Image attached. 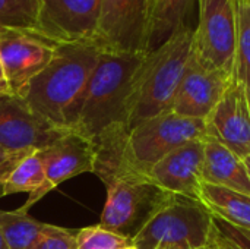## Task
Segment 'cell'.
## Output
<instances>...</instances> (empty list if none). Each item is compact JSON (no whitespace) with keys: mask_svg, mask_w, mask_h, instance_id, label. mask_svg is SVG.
<instances>
[{"mask_svg":"<svg viewBox=\"0 0 250 249\" xmlns=\"http://www.w3.org/2000/svg\"><path fill=\"white\" fill-rule=\"evenodd\" d=\"M214 227V216L201 201L164 192L132 245L136 249H202L209 244Z\"/></svg>","mask_w":250,"mask_h":249,"instance_id":"4","label":"cell"},{"mask_svg":"<svg viewBox=\"0 0 250 249\" xmlns=\"http://www.w3.org/2000/svg\"><path fill=\"white\" fill-rule=\"evenodd\" d=\"M107 200L100 226L133 239L164 194L148 178L132 175L105 185Z\"/></svg>","mask_w":250,"mask_h":249,"instance_id":"7","label":"cell"},{"mask_svg":"<svg viewBox=\"0 0 250 249\" xmlns=\"http://www.w3.org/2000/svg\"><path fill=\"white\" fill-rule=\"evenodd\" d=\"M204 138L185 144L155 163L146 173L149 182L164 192L199 201L204 183Z\"/></svg>","mask_w":250,"mask_h":249,"instance_id":"15","label":"cell"},{"mask_svg":"<svg viewBox=\"0 0 250 249\" xmlns=\"http://www.w3.org/2000/svg\"><path fill=\"white\" fill-rule=\"evenodd\" d=\"M59 45L37 31H0V63L12 94H18L50 63Z\"/></svg>","mask_w":250,"mask_h":249,"instance_id":"10","label":"cell"},{"mask_svg":"<svg viewBox=\"0 0 250 249\" xmlns=\"http://www.w3.org/2000/svg\"><path fill=\"white\" fill-rule=\"evenodd\" d=\"M237 44L234 79L250 92V0H236Z\"/></svg>","mask_w":250,"mask_h":249,"instance_id":"21","label":"cell"},{"mask_svg":"<svg viewBox=\"0 0 250 249\" xmlns=\"http://www.w3.org/2000/svg\"><path fill=\"white\" fill-rule=\"evenodd\" d=\"M234 78L201 65L190 53L171 112L190 119L205 120Z\"/></svg>","mask_w":250,"mask_h":249,"instance_id":"14","label":"cell"},{"mask_svg":"<svg viewBox=\"0 0 250 249\" xmlns=\"http://www.w3.org/2000/svg\"><path fill=\"white\" fill-rule=\"evenodd\" d=\"M64 131L32 112L19 95H0V147L6 151H40Z\"/></svg>","mask_w":250,"mask_h":249,"instance_id":"11","label":"cell"},{"mask_svg":"<svg viewBox=\"0 0 250 249\" xmlns=\"http://www.w3.org/2000/svg\"><path fill=\"white\" fill-rule=\"evenodd\" d=\"M45 182V172L44 164L37 150L22 153L12 167L9 169L3 185H1V195L19 194L26 192L28 201L19 208L21 213H26L34 204H37L38 195Z\"/></svg>","mask_w":250,"mask_h":249,"instance_id":"17","label":"cell"},{"mask_svg":"<svg viewBox=\"0 0 250 249\" xmlns=\"http://www.w3.org/2000/svg\"><path fill=\"white\" fill-rule=\"evenodd\" d=\"M100 53L95 43L60 44L50 63L16 95L48 123L66 128V113L88 82Z\"/></svg>","mask_w":250,"mask_h":249,"instance_id":"2","label":"cell"},{"mask_svg":"<svg viewBox=\"0 0 250 249\" xmlns=\"http://www.w3.org/2000/svg\"><path fill=\"white\" fill-rule=\"evenodd\" d=\"M3 94H12V91L9 88V84H7V79H6L3 66L0 63V95H3Z\"/></svg>","mask_w":250,"mask_h":249,"instance_id":"28","label":"cell"},{"mask_svg":"<svg viewBox=\"0 0 250 249\" xmlns=\"http://www.w3.org/2000/svg\"><path fill=\"white\" fill-rule=\"evenodd\" d=\"M38 0H0V31H37Z\"/></svg>","mask_w":250,"mask_h":249,"instance_id":"22","label":"cell"},{"mask_svg":"<svg viewBox=\"0 0 250 249\" xmlns=\"http://www.w3.org/2000/svg\"><path fill=\"white\" fill-rule=\"evenodd\" d=\"M21 153H22V151H21ZM16 154H18V153H9V151H6L4 148L0 147V183H1V179L4 178V175H6L9 166L12 164L13 158L16 157ZM0 197H1V194H0Z\"/></svg>","mask_w":250,"mask_h":249,"instance_id":"26","label":"cell"},{"mask_svg":"<svg viewBox=\"0 0 250 249\" xmlns=\"http://www.w3.org/2000/svg\"><path fill=\"white\" fill-rule=\"evenodd\" d=\"M152 0H101L95 44L101 50L148 53Z\"/></svg>","mask_w":250,"mask_h":249,"instance_id":"8","label":"cell"},{"mask_svg":"<svg viewBox=\"0 0 250 249\" xmlns=\"http://www.w3.org/2000/svg\"><path fill=\"white\" fill-rule=\"evenodd\" d=\"M0 249H7V248H6V244H4V241H3L1 232H0Z\"/></svg>","mask_w":250,"mask_h":249,"instance_id":"31","label":"cell"},{"mask_svg":"<svg viewBox=\"0 0 250 249\" xmlns=\"http://www.w3.org/2000/svg\"><path fill=\"white\" fill-rule=\"evenodd\" d=\"M215 220V226L217 229L223 233V236L233 244L234 247H237L239 249H250V232L246 230H240L231 225H227L221 220Z\"/></svg>","mask_w":250,"mask_h":249,"instance_id":"25","label":"cell"},{"mask_svg":"<svg viewBox=\"0 0 250 249\" xmlns=\"http://www.w3.org/2000/svg\"><path fill=\"white\" fill-rule=\"evenodd\" d=\"M101 0H38L37 32L57 44L94 43Z\"/></svg>","mask_w":250,"mask_h":249,"instance_id":"9","label":"cell"},{"mask_svg":"<svg viewBox=\"0 0 250 249\" xmlns=\"http://www.w3.org/2000/svg\"><path fill=\"white\" fill-rule=\"evenodd\" d=\"M198 25L192 34V56L205 68L234 78L236 0H198Z\"/></svg>","mask_w":250,"mask_h":249,"instance_id":"6","label":"cell"},{"mask_svg":"<svg viewBox=\"0 0 250 249\" xmlns=\"http://www.w3.org/2000/svg\"><path fill=\"white\" fill-rule=\"evenodd\" d=\"M202 249H207V248H202Z\"/></svg>","mask_w":250,"mask_h":249,"instance_id":"34","label":"cell"},{"mask_svg":"<svg viewBox=\"0 0 250 249\" xmlns=\"http://www.w3.org/2000/svg\"><path fill=\"white\" fill-rule=\"evenodd\" d=\"M214 223H215V220H214ZM205 248L207 249H229L227 248V245H226V241H224V238H223L221 232L217 229V226L214 227V232H212L211 241H209V244H208Z\"/></svg>","mask_w":250,"mask_h":249,"instance_id":"27","label":"cell"},{"mask_svg":"<svg viewBox=\"0 0 250 249\" xmlns=\"http://www.w3.org/2000/svg\"><path fill=\"white\" fill-rule=\"evenodd\" d=\"M243 161H245V166H246V170H248V175H249L250 179V156H248L246 158H243Z\"/></svg>","mask_w":250,"mask_h":249,"instance_id":"29","label":"cell"},{"mask_svg":"<svg viewBox=\"0 0 250 249\" xmlns=\"http://www.w3.org/2000/svg\"><path fill=\"white\" fill-rule=\"evenodd\" d=\"M38 153L45 172V182L38 200L56 189L64 181L81 173H92L94 170V141L70 129H66L57 139Z\"/></svg>","mask_w":250,"mask_h":249,"instance_id":"13","label":"cell"},{"mask_svg":"<svg viewBox=\"0 0 250 249\" xmlns=\"http://www.w3.org/2000/svg\"><path fill=\"white\" fill-rule=\"evenodd\" d=\"M205 129L240 158L250 156V104L246 88L233 79L217 106L205 119Z\"/></svg>","mask_w":250,"mask_h":249,"instance_id":"12","label":"cell"},{"mask_svg":"<svg viewBox=\"0 0 250 249\" xmlns=\"http://www.w3.org/2000/svg\"><path fill=\"white\" fill-rule=\"evenodd\" d=\"M45 223H41L26 213L0 210V232L7 249H32Z\"/></svg>","mask_w":250,"mask_h":249,"instance_id":"20","label":"cell"},{"mask_svg":"<svg viewBox=\"0 0 250 249\" xmlns=\"http://www.w3.org/2000/svg\"><path fill=\"white\" fill-rule=\"evenodd\" d=\"M145 56L101 50L88 82L66 113V128L94 139L113 125L127 126V104Z\"/></svg>","mask_w":250,"mask_h":249,"instance_id":"1","label":"cell"},{"mask_svg":"<svg viewBox=\"0 0 250 249\" xmlns=\"http://www.w3.org/2000/svg\"><path fill=\"white\" fill-rule=\"evenodd\" d=\"M192 26H185L158 48L148 51L139 66L129 104L127 128L171 112L192 48Z\"/></svg>","mask_w":250,"mask_h":249,"instance_id":"3","label":"cell"},{"mask_svg":"<svg viewBox=\"0 0 250 249\" xmlns=\"http://www.w3.org/2000/svg\"><path fill=\"white\" fill-rule=\"evenodd\" d=\"M204 182L250 195L243 158L209 136L204 138Z\"/></svg>","mask_w":250,"mask_h":249,"instance_id":"16","label":"cell"},{"mask_svg":"<svg viewBox=\"0 0 250 249\" xmlns=\"http://www.w3.org/2000/svg\"><path fill=\"white\" fill-rule=\"evenodd\" d=\"M221 235H223V233H221ZM223 238H224V236H223ZM224 241H226V245H227V248H229V249H239L237 247H234L233 244H230V242H229V241H227L226 238H224Z\"/></svg>","mask_w":250,"mask_h":249,"instance_id":"30","label":"cell"},{"mask_svg":"<svg viewBox=\"0 0 250 249\" xmlns=\"http://www.w3.org/2000/svg\"><path fill=\"white\" fill-rule=\"evenodd\" d=\"M125 249H136V248H135V247L132 245V247H129V248H125Z\"/></svg>","mask_w":250,"mask_h":249,"instance_id":"32","label":"cell"},{"mask_svg":"<svg viewBox=\"0 0 250 249\" xmlns=\"http://www.w3.org/2000/svg\"><path fill=\"white\" fill-rule=\"evenodd\" d=\"M76 232L45 223L32 249H76Z\"/></svg>","mask_w":250,"mask_h":249,"instance_id":"24","label":"cell"},{"mask_svg":"<svg viewBox=\"0 0 250 249\" xmlns=\"http://www.w3.org/2000/svg\"><path fill=\"white\" fill-rule=\"evenodd\" d=\"M199 201L209 210L214 219L250 232V195L204 182Z\"/></svg>","mask_w":250,"mask_h":249,"instance_id":"18","label":"cell"},{"mask_svg":"<svg viewBox=\"0 0 250 249\" xmlns=\"http://www.w3.org/2000/svg\"><path fill=\"white\" fill-rule=\"evenodd\" d=\"M248 92V91H246ZM248 98H249V104H250V92H248Z\"/></svg>","mask_w":250,"mask_h":249,"instance_id":"33","label":"cell"},{"mask_svg":"<svg viewBox=\"0 0 250 249\" xmlns=\"http://www.w3.org/2000/svg\"><path fill=\"white\" fill-rule=\"evenodd\" d=\"M205 135V120L167 112L129 129L126 157L138 173L146 176L149 169L167 154Z\"/></svg>","mask_w":250,"mask_h":249,"instance_id":"5","label":"cell"},{"mask_svg":"<svg viewBox=\"0 0 250 249\" xmlns=\"http://www.w3.org/2000/svg\"><path fill=\"white\" fill-rule=\"evenodd\" d=\"M132 247V239L100 225L76 232V249H125Z\"/></svg>","mask_w":250,"mask_h":249,"instance_id":"23","label":"cell"},{"mask_svg":"<svg viewBox=\"0 0 250 249\" xmlns=\"http://www.w3.org/2000/svg\"><path fill=\"white\" fill-rule=\"evenodd\" d=\"M195 0H152L146 51L164 44L170 37L188 25V15Z\"/></svg>","mask_w":250,"mask_h":249,"instance_id":"19","label":"cell"}]
</instances>
